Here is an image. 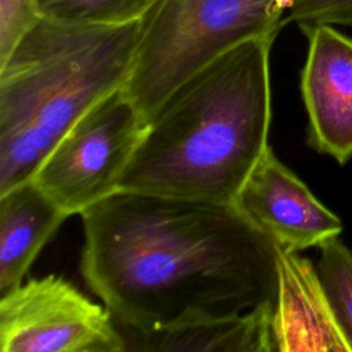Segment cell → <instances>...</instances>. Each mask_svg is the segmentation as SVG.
<instances>
[{
    "instance_id": "cell-4",
    "label": "cell",
    "mask_w": 352,
    "mask_h": 352,
    "mask_svg": "<svg viewBox=\"0 0 352 352\" xmlns=\"http://www.w3.org/2000/svg\"><path fill=\"white\" fill-rule=\"evenodd\" d=\"M276 0H153L122 87L146 124L187 78L238 44L279 33Z\"/></svg>"
},
{
    "instance_id": "cell-8",
    "label": "cell",
    "mask_w": 352,
    "mask_h": 352,
    "mask_svg": "<svg viewBox=\"0 0 352 352\" xmlns=\"http://www.w3.org/2000/svg\"><path fill=\"white\" fill-rule=\"evenodd\" d=\"M300 29L308 41L300 84L307 142L345 165L352 160V37L331 25Z\"/></svg>"
},
{
    "instance_id": "cell-11",
    "label": "cell",
    "mask_w": 352,
    "mask_h": 352,
    "mask_svg": "<svg viewBox=\"0 0 352 352\" xmlns=\"http://www.w3.org/2000/svg\"><path fill=\"white\" fill-rule=\"evenodd\" d=\"M272 307L246 314L208 318L160 333L135 336L140 351H221V352H272Z\"/></svg>"
},
{
    "instance_id": "cell-15",
    "label": "cell",
    "mask_w": 352,
    "mask_h": 352,
    "mask_svg": "<svg viewBox=\"0 0 352 352\" xmlns=\"http://www.w3.org/2000/svg\"><path fill=\"white\" fill-rule=\"evenodd\" d=\"M40 18L37 0H0V63Z\"/></svg>"
},
{
    "instance_id": "cell-5",
    "label": "cell",
    "mask_w": 352,
    "mask_h": 352,
    "mask_svg": "<svg viewBox=\"0 0 352 352\" xmlns=\"http://www.w3.org/2000/svg\"><path fill=\"white\" fill-rule=\"evenodd\" d=\"M146 121L122 88L94 104L52 147L32 180L69 216L117 191Z\"/></svg>"
},
{
    "instance_id": "cell-9",
    "label": "cell",
    "mask_w": 352,
    "mask_h": 352,
    "mask_svg": "<svg viewBox=\"0 0 352 352\" xmlns=\"http://www.w3.org/2000/svg\"><path fill=\"white\" fill-rule=\"evenodd\" d=\"M272 351L352 352L316 267L278 246V290L271 322Z\"/></svg>"
},
{
    "instance_id": "cell-14",
    "label": "cell",
    "mask_w": 352,
    "mask_h": 352,
    "mask_svg": "<svg viewBox=\"0 0 352 352\" xmlns=\"http://www.w3.org/2000/svg\"><path fill=\"white\" fill-rule=\"evenodd\" d=\"M285 23L331 25L352 29V0H293Z\"/></svg>"
},
{
    "instance_id": "cell-3",
    "label": "cell",
    "mask_w": 352,
    "mask_h": 352,
    "mask_svg": "<svg viewBox=\"0 0 352 352\" xmlns=\"http://www.w3.org/2000/svg\"><path fill=\"white\" fill-rule=\"evenodd\" d=\"M140 19L81 25L40 18L0 63V194L30 180L59 139L124 87Z\"/></svg>"
},
{
    "instance_id": "cell-13",
    "label": "cell",
    "mask_w": 352,
    "mask_h": 352,
    "mask_svg": "<svg viewBox=\"0 0 352 352\" xmlns=\"http://www.w3.org/2000/svg\"><path fill=\"white\" fill-rule=\"evenodd\" d=\"M316 271L337 322L352 348V250L337 238L319 246Z\"/></svg>"
},
{
    "instance_id": "cell-7",
    "label": "cell",
    "mask_w": 352,
    "mask_h": 352,
    "mask_svg": "<svg viewBox=\"0 0 352 352\" xmlns=\"http://www.w3.org/2000/svg\"><path fill=\"white\" fill-rule=\"evenodd\" d=\"M232 204L276 246L301 252L319 248L342 231L341 219L268 147Z\"/></svg>"
},
{
    "instance_id": "cell-1",
    "label": "cell",
    "mask_w": 352,
    "mask_h": 352,
    "mask_svg": "<svg viewBox=\"0 0 352 352\" xmlns=\"http://www.w3.org/2000/svg\"><path fill=\"white\" fill-rule=\"evenodd\" d=\"M81 219L82 278L135 336L274 308L278 246L232 202L117 190Z\"/></svg>"
},
{
    "instance_id": "cell-6",
    "label": "cell",
    "mask_w": 352,
    "mask_h": 352,
    "mask_svg": "<svg viewBox=\"0 0 352 352\" xmlns=\"http://www.w3.org/2000/svg\"><path fill=\"white\" fill-rule=\"evenodd\" d=\"M113 314L62 276L30 279L0 297L1 352H121Z\"/></svg>"
},
{
    "instance_id": "cell-10",
    "label": "cell",
    "mask_w": 352,
    "mask_h": 352,
    "mask_svg": "<svg viewBox=\"0 0 352 352\" xmlns=\"http://www.w3.org/2000/svg\"><path fill=\"white\" fill-rule=\"evenodd\" d=\"M67 217L32 179L0 194V297L23 283L29 267Z\"/></svg>"
},
{
    "instance_id": "cell-12",
    "label": "cell",
    "mask_w": 352,
    "mask_h": 352,
    "mask_svg": "<svg viewBox=\"0 0 352 352\" xmlns=\"http://www.w3.org/2000/svg\"><path fill=\"white\" fill-rule=\"evenodd\" d=\"M153 0H37L41 18L81 25L139 21Z\"/></svg>"
},
{
    "instance_id": "cell-2",
    "label": "cell",
    "mask_w": 352,
    "mask_h": 352,
    "mask_svg": "<svg viewBox=\"0 0 352 352\" xmlns=\"http://www.w3.org/2000/svg\"><path fill=\"white\" fill-rule=\"evenodd\" d=\"M246 40L182 82L146 124L117 190L232 202L270 147V52Z\"/></svg>"
},
{
    "instance_id": "cell-16",
    "label": "cell",
    "mask_w": 352,
    "mask_h": 352,
    "mask_svg": "<svg viewBox=\"0 0 352 352\" xmlns=\"http://www.w3.org/2000/svg\"><path fill=\"white\" fill-rule=\"evenodd\" d=\"M292 1H293V0H276V6H278L280 10L286 11V10L290 7Z\"/></svg>"
}]
</instances>
